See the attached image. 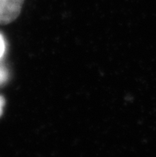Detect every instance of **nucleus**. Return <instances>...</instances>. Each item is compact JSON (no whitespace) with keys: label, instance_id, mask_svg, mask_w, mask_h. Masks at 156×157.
<instances>
[{"label":"nucleus","instance_id":"f257e3e1","mask_svg":"<svg viewBox=\"0 0 156 157\" xmlns=\"http://www.w3.org/2000/svg\"><path fill=\"white\" fill-rule=\"evenodd\" d=\"M24 0H0V24L13 22L19 15Z\"/></svg>","mask_w":156,"mask_h":157},{"label":"nucleus","instance_id":"f03ea898","mask_svg":"<svg viewBox=\"0 0 156 157\" xmlns=\"http://www.w3.org/2000/svg\"><path fill=\"white\" fill-rule=\"evenodd\" d=\"M8 78V74L6 70L3 66H0V86L6 82Z\"/></svg>","mask_w":156,"mask_h":157},{"label":"nucleus","instance_id":"7ed1b4c3","mask_svg":"<svg viewBox=\"0 0 156 157\" xmlns=\"http://www.w3.org/2000/svg\"><path fill=\"white\" fill-rule=\"evenodd\" d=\"M6 50V44H5V41L2 37V35L0 34V59L2 58L4 53Z\"/></svg>","mask_w":156,"mask_h":157},{"label":"nucleus","instance_id":"20e7f679","mask_svg":"<svg viewBox=\"0 0 156 157\" xmlns=\"http://www.w3.org/2000/svg\"><path fill=\"white\" fill-rule=\"evenodd\" d=\"M5 105V100L2 98V96H0V117L2 113V109H3V106Z\"/></svg>","mask_w":156,"mask_h":157}]
</instances>
